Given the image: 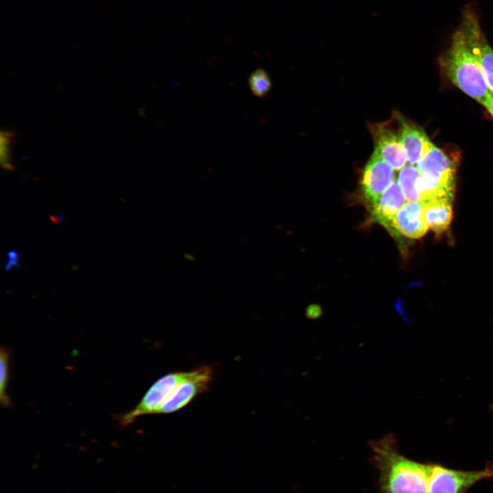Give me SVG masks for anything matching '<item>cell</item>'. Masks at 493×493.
Masks as SVG:
<instances>
[{"instance_id": "1", "label": "cell", "mask_w": 493, "mask_h": 493, "mask_svg": "<svg viewBox=\"0 0 493 493\" xmlns=\"http://www.w3.org/2000/svg\"><path fill=\"white\" fill-rule=\"evenodd\" d=\"M378 470L381 493H429L431 463H421L399 453L392 433L370 443Z\"/></svg>"}, {"instance_id": "2", "label": "cell", "mask_w": 493, "mask_h": 493, "mask_svg": "<svg viewBox=\"0 0 493 493\" xmlns=\"http://www.w3.org/2000/svg\"><path fill=\"white\" fill-rule=\"evenodd\" d=\"M440 65L455 86L483 105L491 91L459 28L453 34L448 47L440 59Z\"/></svg>"}, {"instance_id": "3", "label": "cell", "mask_w": 493, "mask_h": 493, "mask_svg": "<svg viewBox=\"0 0 493 493\" xmlns=\"http://www.w3.org/2000/svg\"><path fill=\"white\" fill-rule=\"evenodd\" d=\"M477 60L491 92H493V49L481 29L479 16L471 5L464 8L459 27Z\"/></svg>"}, {"instance_id": "4", "label": "cell", "mask_w": 493, "mask_h": 493, "mask_svg": "<svg viewBox=\"0 0 493 493\" xmlns=\"http://www.w3.org/2000/svg\"><path fill=\"white\" fill-rule=\"evenodd\" d=\"M493 477V466L477 470H462L431 463L429 493H468L477 482Z\"/></svg>"}, {"instance_id": "5", "label": "cell", "mask_w": 493, "mask_h": 493, "mask_svg": "<svg viewBox=\"0 0 493 493\" xmlns=\"http://www.w3.org/2000/svg\"><path fill=\"white\" fill-rule=\"evenodd\" d=\"M196 369L191 371H179L168 373L149 388L139 403L131 411L120 416L119 421L123 425L131 424L139 416L157 414L164 401L173 390L182 381L194 375Z\"/></svg>"}, {"instance_id": "6", "label": "cell", "mask_w": 493, "mask_h": 493, "mask_svg": "<svg viewBox=\"0 0 493 493\" xmlns=\"http://www.w3.org/2000/svg\"><path fill=\"white\" fill-rule=\"evenodd\" d=\"M213 376L209 366L197 368L193 376L180 383L161 405L157 414H170L186 406L197 395L207 391Z\"/></svg>"}, {"instance_id": "7", "label": "cell", "mask_w": 493, "mask_h": 493, "mask_svg": "<svg viewBox=\"0 0 493 493\" xmlns=\"http://www.w3.org/2000/svg\"><path fill=\"white\" fill-rule=\"evenodd\" d=\"M394 177V168L373 151L364 168L361 180L362 192L368 207L392 185Z\"/></svg>"}, {"instance_id": "8", "label": "cell", "mask_w": 493, "mask_h": 493, "mask_svg": "<svg viewBox=\"0 0 493 493\" xmlns=\"http://www.w3.org/2000/svg\"><path fill=\"white\" fill-rule=\"evenodd\" d=\"M375 150L396 170L405 167L406 155L399 133H396L388 123L372 124L369 126Z\"/></svg>"}, {"instance_id": "9", "label": "cell", "mask_w": 493, "mask_h": 493, "mask_svg": "<svg viewBox=\"0 0 493 493\" xmlns=\"http://www.w3.org/2000/svg\"><path fill=\"white\" fill-rule=\"evenodd\" d=\"M394 236L401 233L412 238L423 236L429 229L423 217L420 201H408L394 215L385 227Z\"/></svg>"}, {"instance_id": "10", "label": "cell", "mask_w": 493, "mask_h": 493, "mask_svg": "<svg viewBox=\"0 0 493 493\" xmlns=\"http://www.w3.org/2000/svg\"><path fill=\"white\" fill-rule=\"evenodd\" d=\"M394 116L399 125V135L407 161L409 165L417 164L433 144L420 127L407 121L399 113H396Z\"/></svg>"}, {"instance_id": "11", "label": "cell", "mask_w": 493, "mask_h": 493, "mask_svg": "<svg viewBox=\"0 0 493 493\" xmlns=\"http://www.w3.org/2000/svg\"><path fill=\"white\" fill-rule=\"evenodd\" d=\"M421 175L455 187V166L454 162L434 144L416 164Z\"/></svg>"}, {"instance_id": "12", "label": "cell", "mask_w": 493, "mask_h": 493, "mask_svg": "<svg viewBox=\"0 0 493 493\" xmlns=\"http://www.w3.org/2000/svg\"><path fill=\"white\" fill-rule=\"evenodd\" d=\"M405 203V197L398 183L394 181L377 202L368 208L372 219L385 227Z\"/></svg>"}, {"instance_id": "13", "label": "cell", "mask_w": 493, "mask_h": 493, "mask_svg": "<svg viewBox=\"0 0 493 493\" xmlns=\"http://www.w3.org/2000/svg\"><path fill=\"white\" fill-rule=\"evenodd\" d=\"M452 200L433 199L422 202L423 217L429 228L441 234L448 227L453 218Z\"/></svg>"}, {"instance_id": "14", "label": "cell", "mask_w": 493, "mask_h": 493, "mask_svg": "<svg viewBox=\"0 0 493 493\" xmlns=\"http://www.w3.org/2000/svg\"><path fill=\"white\" fill-rule=\"evenodd\" d=\"M420 175L418 169L412 165L405 166L399 174L398 184L409 201H420L417 190V181Z\"/></svg>"}, {"instance_id": "15", "label": "cell", "mask_w": 493, "mask_h": 493, "mask_svg": "<svg viewBox=\"0 0 493 493\" xmlns=\"http://www.w3.org/2000/svg\"><path fill=\"white\" fill-rule=\"evenodd\" d=\"M249 85L252 93L259 98L267 96L272 88L270 77L262 68H257L251 73Z\"/></svg>"}, {"instance_id": "16", "label": "cell", "mask_w": 493, "mask_h": 493, "mask_svg": "<svg viewBox=\"0 0 493 493\" xmlns=\"http://www.w3.org/2000/svg\"><path fill=\"white\" fill-rule=\"evenodd\" d=\"M15 133L9 129H2L0 132V164L6 171H13L14 166L12 162L11 149L14 142Z\"/></svg>"}, {"instance_id": "17", "label": "cell", "mask_w": 493, "mask_h": 493, "mask_svg": "<svg viewBox=\"0 0 493 493\" xmlns=\"http://www.w3.org/2000/svg\"><path fill=\"white\" fill-rule=\"evenodd\" d=\"M8 363L9 353L5 349L1 350V381H0V400L3 406H9L10 399L7 393L8 381Z\"/></svg>"}, {"instance_id": "18", "label": "cell", "mask_w": 493, "mask_h": 493, "mask_svg": "<svg viewBox=\"0 0 493 493\" xmlns=\"http://www.w3.org/2000/svg\"><path fill=\"white\" fill-rule=\"evenodd\" d=\"M8 261L4 267L5 271L11 270L13 267L21 268L23 266L19 262V254L16 250H11L8 253Z\"/></svg>"}, {"instance_id": "19", "label": "cell", "mask_w": 493, "mask_h": 493, "mask_svg": "<svg viewBox=\"0 0 493 493\" xmlns=\"http://www.w3.org/2000/svg\"><path fill=\"white\" fill-rule=\"evenodd\" d=\"M483 105L486 108L487 110L493 117V92H491L490 94V95L484 102Z\"/></svg>"}, {"instance_id": "20", "label": "cell", "mask_w": 493, "mask_h": 493, "mask_svg": "<svg viewBox=\"0 0 493 493\" xmlns=\"http://www.w3.org/2000/svg\"><path fill=\"white\" fill-rule=\"evenodd\" d=\"M321 311L320 310L319 307L317 306L316 307H309L307 311V316L308 318H318L320 314Z\"/></svg>"}]
</instances>
